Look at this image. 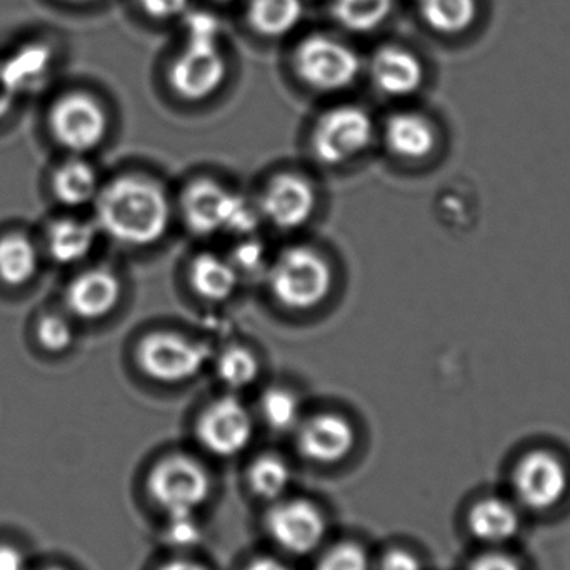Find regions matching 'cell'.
<instances>
[{
  "label": "cell",
  "mask_w": 570,
  "mask_h": 570,
  "mask_svg": "<svg viewBox=\"0 0 570 570\" xmlns=\"http://www.w3.org/2000/svg\"><path fill=\"white\" fill-rule=\"evenodd\" d=\"M253 435V415L243 402L234 397L213 402L197 422L200 444L219 458H234L246 451Z\"/></svg>",
  "instance_id": "cell-10"
},
{
  "label": "cell",
  "mask_w": 570,
  "mask_h": 570,
  "mask_svg": "<svg viewBox=\"0 0 570 570\" xmlns=\"http://www.w3.org/2000/svg\"><path fill=\"white\" fill-rule=\"evenodd\" d=\"M17 94L16 90L10 87V83L7 82L3 73L0 72V119L7 116L12 109L13 100H16Z\"/></svg>",
  "instance_id": "cell-39"
},
{
  "label": "cell",
  "mask_w": 570,
  "mask_h": 570,
  "mask_svg": "<svg viewBox=\"0 0 570 570\" xmlns=\"http://www.w3.org/2000/svg\"><path fill=\"white\" fill-rule=\"evenodd\" d=\"M394 0H334L332 12L344 29L355 33L377 30L392 12Z\"/></svg>",
  "instance_id": "cell-26"
},
{
  "label": "cell",
  "mask_w": 570,
  "mask_h": 570,
  "mask_svg": "<svg viewBox=\"0 0 570 570\" xmlns=\"http://www.w3.org/2000/svg\"><path fill=\"white\" fill-rule=\"evenodd\" d=\"M120 298V283L110 271L90 269L69 284L66 304L82 321H97L114 311Z\"/></svg>",
  "instance_id": "cell-16"
},
{
  "label": "cell",
  "mask_w": 570,
  "mask_h": 570,
  "mask_svg": "<svg viewBox=\"0 0 570 570\" xmlns=\"http://www.w3.org/2000/svg\"><path fill=\"white\" fill-rule=\"evenodd\" d=\"M219 2H233V0H219Z\"/></svg>",
  "instance_id": "cell-43"
},
{
  "label": "cell",
  "mask_w": 570,
  "mask_h": 570,
  "mask_svg": "<svg viewBox=\"0 0 570 570\" xmlns=\"http://www.w3.org/2000/svg\"><path fill=\"white\" fill-rule=\"evenodd\" d=\"M209 361V348L174 332H154L137 347V364L154 381L177 384L196 377Z\"/></svg>",
  "instance_id": "cell-6"
},
{
  "label": "cell",
  "mask_w": 570,
  "mask_h": 570,
  "mask_svg": "<svg viewBox=\"0 0 570 570\" xmlns=\"http://www.w3.org/2000/svg\"><path fill=\"white\" fill-rule=\"evenodd\" d=\"M150 498L169 515L194 514L213 491L209 472L186 455H170L149 475Z\"/></svg>",
  "instance_id": "cell-5"
},
{
  "label": "cell",
  "mask_w": 570,
  "mask_h": 570,
  "mask_svg": "<svg viewBox=\"0 0 570 570\" xmlns=\"http://www.w3.org/2000/svg\"><path fill=\"white\" fill-rule=\"evenodd\" d=\"M381 570H422V566L411 552L395 549L382 559Z\"/></svg>",
  "instance_id": "cell-37"
},
{
  "label": "cell",
  "mask_w": 570,
  "mask_h": 570,
  "mask_svg": "<svg viewBox=\"0 0 570 570\" xmlns=\"http://www.w3.org/2000/svg\"><path fill=\"white\" fill-rule=\"evenodd\" d=\"M26 558L12 546H0V570H26Z\"/></svg>",
  "instance_id": "cell-38"
},
{
  "label": "cell",
  "mask_w": 570,
  "mask_h": 570,
  "mask_svg": "<svg viewBox=\"0 0 570 570\" xmlns=\"http://www.w3.org/2000/svg\"><path fill=\"white\" fill-rule=\"evenodd\" d=\"M298 79L318 92H338L357 80L361 57L352 47L331 36L305 37L292 57Z\"/></svg>",
  "instance_id": "cell-3"
},
{
  "label": "cell",
  "mask_w": 570,
  "mask_h": 570,
  "mask_svg": "<svg viewBox=\"0 0 570 570\" xmlns=\"http://www.w3.org/2000/svg\"><path fill=\"white\" fill-rule=\"evenodd\" d=\"M261 414L274 431H291L301 419V404L287 389L274 387L264 392L261 399Z\"/></svg>",
  "instance_id": "cell-29"
},
{
  "label": "cell",
  "mask_w": 570,
  "mask_h": 570,
  "mask_svg": "<svg viewBox=\"0 0 570 570\" xmlns=\"http://www.w3.org/2000/svg\"><path fill=\"white\" fill-rule=\"evenodd\" d=\"M226 76L227 60L219 42L186 40L183 52L170 66L169 83L177 96L197 102L219 90Z\"/></svg>",
  "instance_id": "cell-9"
},
{
  "label": "cell",
  "mask_w": 570,
  "mask_h": 570,
  "mask_svg": "<svg viewBox=\"0 0 570 570\" xmlns=\"http://www.w3.org/2000/svg\"><path fill=\"white\" fill-rule=\"evenodd\" d=\"M291 468L276 454L261 455L249 469V484L254 494L273 501L281 498L291 484Z\"/></svg>",
  "instance_id": "cell-27"
},
{
  "label": "cell",
  "mask_w": 570,
  "mask_h": 570,
  "mask_svg": "<svg viewBox=\"0 0 570 570\" xmlns=\"http://www.w3.org/2000/svg\"><path fill=\"white\" fill-rule=\"evenodd\" d=\"M315 194L304 177L279 174L274 177L261 197V217L283 230L297 229L311 219Z\"/></svg>",
  "instance_id": "cell-13"
},
{
  "label": "cell",
  "mask_w": 570,
  "mask_h": 570,
  "mask_svg": "<svg viewBox=\"0 0 570 570\" xmlns=\"http://www.w3.org/2000/svg\"><path fill=\"white\" fill-rule=\"evenodd\" d=\"M267 283L276 301L294 311H307L325 301L332 288L327 261L307 247H291L267 267Z\"/></svg>",
  "instance_id": "cell-2"
},
{
  "label": "cell",
  "mask_w": 570,
  "mask_h": 570,
  "mask_svg": "<svg viewBox=\"0 0 570 570\" xmlns=\"http://www.w3.org/2000/svg\"><path fill=\"white\" fill-rule=\"evenodd\" d=\"M217 375L226 387L233 391L249 387L259 374V362L253 352L244 347H230L216 362Z\"/></svg>",
  "instance_id": "cell-28"
},
{
  "label": "cell",
  "mask_w": 570,
  "mask_h": 570,
  "mask_svg": "<svg viewBox=\"0 0 570 570\" xmlns=\"http://www.w3.org/2000/svg\"><path fill=\"white\" fill-rule=\"evenodd\" d=\"M140 9L157 20L176 19L183 16L189 6V0H136Z\"/></svg>",
  "instance_id": "cell-35"
},
{
  "label": "cell",
  "mask_w": 570,
  "mask_h": 570,
  "mask_svg": "<svg viewBox=\"0 0 570 570\" xmlns=\"http://www.w3.org/2000/svg\"><path fill=\"white\" fill-rule=\"evenodd\" d=\"M317 570H368L367 554L358 546L341 544L324 556Z\"/></svg>",
  "instance_id": "cell-31"
},
{
  "label": "cell",
  "mask_w": 570,
  "mask_h": 570,
  "mask_svg": "<svg viewBox=\"0 0 570 570\" xmlns=\"http://www.w3.org/2000/svg\"><path fill=\"white\" fill-rule=\"evenodd\" d=\"M220 23L213 13L193 12L186 19V40L219 42Z\"/></svg>",
  "instance_id": "cell-32"
},
{
  "label": "cell",
  "mask_w": 570,
  "mask_h": 570,
  "mask_svg": "<svg viewBox=\"0 0 570 570\" xmlns=\"http://www.w3.org/2000/svg\"><path fill=\"white\" fill-rule=\"evenodd\" d=\"M266 250H264V247L261 246L259 243L249 240V243L240 244V246L237 247L236 254H234L230 263L234 264V267H236L239 274H254L256 271L266 269Z\"/></svg>",
  "instance_id": "cell-33"
},
{
  "label": "cell",
  "mask_w": 570,
  "mask_h": 570,
  "mask_svg": "<svg viewBox=\"0 0 570 570\" xmlns=\"http://www.w3.org/2000/svg\"><path fill=\"white\" fill-rule=\"evenodd\" d=\"M435 140L434 127L419 114H395L385 126L389 149L404 159H424L434 150Z\"/></svg>",
  "instance_id": "cell-18"
},
{
  "label": "cell",
  "mask_w": 570,
  "mask_h": 570,
  "mask_svg": "<svg viewBox=\"0 0 570 570\" xmlns=\"http://www.w3.org/2000/svg\"><path fill=\"white\" fill-rule=\"evenodd\" d=\"M96 220L100 230L124 246H149L169 229V200L153 180L119 177L97 194Z\"/></svg>",
  "instance_id": "cell-1"
},
{
  "label": "cell",
  "mask_w": 570,
  "mask_h": 570,
  "mask_svg": "<svg viewBox=\"0 0 570 570\" xmlns=\"http://www.w3.org/2000/svg\"><path fill=\"white\" fill-rule=\"evenodd\" d=\"M372 82L389 97H409L424 83V66L411 50L385 46L371 60Z\"/></svg>",
  "instance_id": "cell-15"
},
{
  "label": "cell",
  "mask_w": 570,
  "mask_h": 570,
  "mask_svg": "<svg viewBox=\"0 0 570 570\" xmlns=\"http://www.w3.org/2000/svg\"><path fill=\"white\" fill-rule=\"evenodd\" d=\"M50 63H52L50 50L46 46L30 43L3 60V63H0V72L19 96L26 90L36 89L47 79Z\"/></svg>",
  "instance_id": "cell-20"
},
{
  "label": "cell",
  "mask_w": 570,
  "mask_h": 570,
  "mask_svg": "<svg viewBox=\"0 0 570 570\" xmlns=\"http://www.w3.org/2000/svg\"><path fill=\"white\" fill-rule=\"evenodd\" d=\"M374 137L371 116L358 106H338L327 110L315 124L312 149L327 166L347 163L367 149Z\"/></svg>",
  "instance_id": "cell-7"
},
{
  "label": "cell",
  "mask_w": 570,
  "mask_h": 570,
  "mask_svg": "<svg viewBox=\"0 0 570 570\" xmlns=\"http://www.w3.org/2000/svg\"><path fill=\"white\" fill-rule=\"evenodd\" d=\"M246 570H291L285 568L284 564H281L279 561H274V559H257V561L250 562L247 566Z\"/></svg>",
  "instance_id": "cell-40"
},
{
  "label": "cell",
  "mask_w": 570,
  "mask_h": 570,
  "mask_svg": "<svg viewBox=\"0 0 570 570\" xmlns=\"http://www.w3.org/2000/svg\"><path fill=\"white\" fill-rule=\"evenodd\" d=\"M109 120L106 110L86 92L60 97L50 110V129L60 146L70 153L82 154L96 149L107 134Z\"/></svg>",
  "instance_id": "cell-8"
},
{
  "label": "cell",
  "mask_w": 570,
  "mask_h": 570,
  "mask_svg": "<svg viewBox=\"0 0 570 570\" xmlns=\"http://www.w3.org/2000/svg\"><path fill=\"white\" fill-rule=\"evenodd\" d=\"M355 431L338 414H317L298 425V449L318 464H335L351 454Z\"/></svg>",
  "instance_id": "cell-14"
},
{
  "label": "cell",
  "mask_w": 570,
  "mask_h": 570,
  "mask_svg": "<svg viewBox=\"0 0 570 570\" xmlns=\"http://www.w3.org/2000/svg\"><path fill=\"white\" fill-rule=\"evenodd\" d=\"M167 539L176 546H193L200 539V529L194 514L169 515Z\"/></svg>",
  "instance_id": "cell-34"
},
{
  "label": "cell",
  "mask_w": 570,
  "mask_h": 570,
  "mask_svg": "<svg viewBox=\"0 0 570 570\" xmlns=\"http://www.w3.org/2000/svg\"><path fill=\"white\" fill-rule=\"evenodd\" d=\"M469 570H522V568L511 556L489 552V554L479 556Z\"/></svg>",
  "instance_id": "cell-36"
},
{
  "label": "cell",
  "mask_w": 570,
  "mask_h": 570,
  "mask_svg": "<svg viewBox=\"0 0 570 570\" xmlns=\"http://www.w3.org/2000/svg\"><path fill=\"white\" fill-rule=\"evenodd\" d=\"M52 190L63 206H86L100 190L96 169L82 159L67 160L53 174Z\"/></svg>",
  "instance_id": "cell-21"
},
{
  "label": "cell",
  "mask_w": 570,
  "mask_h": 570,
  "mask_svg": "<svg viewBox=\"0 0 570 570\" xmlns=\"http://www.w3.org/2000/svg\"><path fill=\"white\" fill-rule=\"evenodd\" d=\"M37 338L49 352H63L72 345L73 331L60 315H46L37 325Z\"/></svg>",
  "instance_id": "cell-30"
},
{
  "label": "cell",
  "mask_w": 570,
  "mask_h": 570,
  "mask_svg": "<svg viewBox=\"0 0 570 570\" xmlns=\"http://www.w3.org/2000/svg\"><path fill=\"white\" fill-rule=\"evenodd\" d=\"M419 12L429 27L445 36L464 32L478 17V0H417Z\"/></svg>",
  "instance_id": "cell-25"
},
{
  "label": "cell",
  "mask_w": 570,
  "mask_h": 570,
  "mask_svg": "<svg viewBox=\"0 0 570 570\" xmlns=\"http://www.w3.org/2000/svg\"><path fill=\"white\" fill-rule=\"evenodd\" d=\"M39 271V253L32 240L22 234L0 239V281L7 285L29 284Z\"/></svg>",
  "instance_id": "cell-24"
},
{
  "label": "cell",
  "mask_w": 570,
  "mask_h": 570,
  "mask_svg": "<svg viewBox=\"0 0 570 570\" xmlns=\"http://www.w3.org/2000/svg\"><path fill=\"white\" fill-rule=\"evenodd\" d=\"M69 2H94V0H69Z\"/></svg>",
  "instance_id": "cell-42"
},
{
  "label": "cell",
  "mask_w": 570,
  "mask_h": 570,
  "mask_svg": "<svg viewBox=\"0 0 570 570\" xmlns=\"http://www.w3.org/2000/svg\"><path fill=\"white\" fill-rule=\"evenodd\" d=\"M180 206L187 227L200 236L223 230L240 234L254 223L253 204L214 180L204 179L190 184Z\"/></svg>",
  "instance_id": "cell-4"
},
{
  "label": "cell",
  "mask_w": 570,
  "mask_h": 570,
  "mask_svg": "<svg viewBox=\"0 0 570 570\" xmlns=\"http://www.w3.org/2000/svg\"><path fill=\"white\" fill-rule=\"evenodd\" d=\"M304 16L302 0H250L247 19L257 33L264 37L287 36Z\"/></svg>",
  "instance_id": "cell-23"
},
{
  "label": "cell",
  "mask_w": 570,
  "mask_h": 570,
  "mask_svg": "<svg viewBox=\"0 0 570 570\" xmlns=\"http://www.w3.org/2000/svg\"><path fill=\"white\" fill-rule=\"evenodd\" d=\"M267 531L284 551L311 554L324 539V515L307 501L281 502L267 515Z\"/></svg>",
  "instance_id": "cell-12"
},
{
  "label": "cell",
  "mask_w": 570,
  "mask_h": 570,
  "mask_svg": "<svg viewBox=\"0 0 570 570\" xmlns=\"http://www.w3.org/2000/svg\"><path fill=\"white\" fill-rule=\"evenodd\" d=\"M96 244V227L76 219L53 224L47 234V249L56 263L76 264L86 259Z\"/></svg>",
  "instance_id": "cell-22"
},
{
  "label": "cell",
  "mask_w": 570,
  "mask_h": 570,
  "mask_svg": "<svg viewBox=\"0 0 570 570\" xmlns=\"http://www.w3.org/2000/svg\"><path fill=\"white\" fill-rule=\"evenodd\" d=\"M240 283L237 273L229 259L213 253L199 254L190 266V284L200 297L207 301H227L236 292Z\"/></svg>",
  "instance_id": "cell-19"
},
{
  "label": "cell",
  "mask_w": 570,
  "mask_h": 570,
  "mask_svg": "<svg viewBox=\"0 0 570 570\" xmlns=\"http://www.w3.org/2000/svg\"><path fill=\"white\" fill-rule=\"evenodd\" d=\"M160 570H207L203 566L196 564V562L189 561H173L169 564L164 566Z\"/></svg>",
  "instance_id": "cell-41"
},
{
  "label": "cell",
  "mask_w": 570,
  "mask_h": 570,
  "mask_svg": "<svg viewBox=\"0 0 570 570\" xmlns=\"http://www.w3.org/2000/svg\"><path fill=\"white\" fill-rule=\"evenodd\" d=\"M514 488L522 504L546 511L564 499L569 489L568 469L551 452H531L515 468Z\"/></svg>",
  "instance_id": "cell-11"
},
{
  "label": "cell",
  "mask_w": 570,
  "mask_h": 570,
  "mask_svg": "<svg viewBox=\"0 0 570 570\" xmlns=\"http://www.w3.org/2000/svg\"><path fill=\"white\" fill-rule=\"evenodd\" d=\"M469 529L479 541L502 544L518 535L521 515L511 502L492 495L472 505L469 512Z\"/></svg>",
  "instance_id": "cell-17"
}]
</instances>
